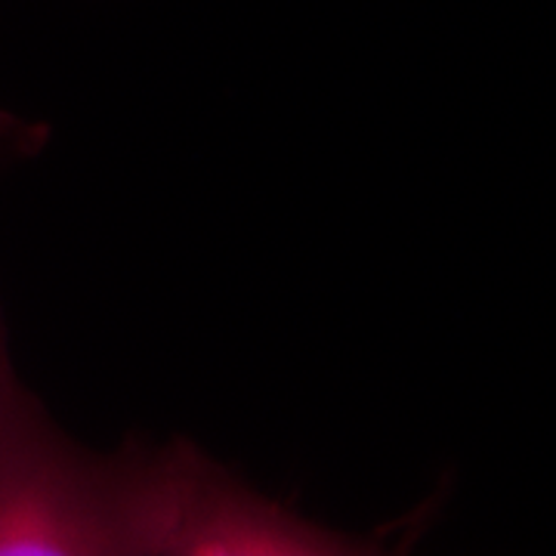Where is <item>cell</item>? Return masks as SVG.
<instances>
[{
    "label": "cell",
    "instance_id": "cell-3",
    "mask_svg": "<svg viewBox=\"0 0 556 556\" xmlns=\"http://www.w3.org/2000/svg\"><path fill=\"white\" fill-rule=\"evenodd\" d=\"M43 134L47 130L40 124H28V121L16 118L10 112H0V152H7V155L13 152L16 159H22V155L38 149Z\"/></svg>",
    "mask_w": 556,
    "mask_h": 556
},
{
    "label": "cell",
    "instance_id": "cell-1",
    "mask_svg": "<svg viewBox=\"0 0 556 556\" xmlns=\"http://www.w3.org/2000/svg\"><path fill=\"white\" fill-rule=\"evenodd\" d=\"M121 554H362L356 538L288 514L192 445L124 448L112 457Z\"/></svg>",
    "mask_w": 556,
    "mask_h": 556
},
{
    "label": "cell",
    "instance_id": "cell-2",
    "mask_svg": "<svg viewBox=\"0 0 556 556\" xmlns=\"http://www.w3.org/2000/svg\"><path fill=\"white\" fill-rule=\"evenodd\" d=\"M121 554L112 457L62 437L0 334V556Z\"/></svg>",
    "mask_w": 556,
    "mask_h": 556
},
{
    "label": "cell",
    "instance_id": "cell-4",
    "mask_svg": "<svg viewBox=\"0 0 556 556\" xmlns=\"http://www.w3.org/2000/svg\"><path fill=\"white\" fill-rule=\"evenodd\" d=\"M7 159H13V155H7V152H0V161H7ZM0 334H3V325H0Z\"/></svg>",
    "mask_w": 556,
    "mask_h": 556
}]
</instances>
